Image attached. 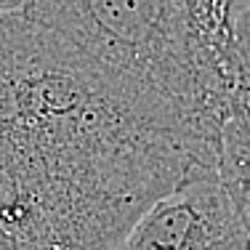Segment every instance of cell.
Listing matches in <instances>:
<instances>
[{
    "instance_id": "6da1fadb",
    "label": "cell",
    "mask_w": 250,
    "mask_h": 250,
    "mask_svg": "<svg viewBox=\"0 0 250 250\" xmlns=\"http://www.w3.org/2000/svg\"><path fill=\"white\" fill-rule=\"evenodd\" d=\"M216 154L62 35L0 16V250H117Z\"/></svg>"
},
{
    "instance_id": "7a4b0ae2",
    "label": "cell",
    "mask_w": 250,
    "mask_h": 250,
    "mask_svg": "<svg viewBox=\"0 0 250 250\" xmlns=\"http://www.w3.org/2000/svg\"><path fill=\"white\" fill-rule=\"evenodd\" d=\"M21 14L216 152L242 59L226 0H32Z\"/></svg>"
},
{
    "instance_id": "3957f363",
    "label": "cell",
    "mask_w": 250,
    "mask_h": 250,
    "mask_svg": "<svg viewBox=\"0 0 250 250\" xmlns=\"http://www.w3.org/2000/svg\"><path fill=\"white\" fill-rule=\"evenodd\" d=\"M117 250H250V234L218 170L200 168L146 208Z\"/></svg>"
},
{
    "instance_id": "277c9868",
    "label": "cell",
    "mask_w": 250,
    "mask_h": 250,
    "mask_svg": "<svg viewBox=\"0 0 250 250\" xmlns=\"http://www.w3.org/2000/svg\"><path fill=\"white\" fill-rule=\"evenodd\" d=\"M226 19L237 53L250 64V0H226Z\"/></svg>"
},
{
    "instance_id": "5b68a950",
    "label": "cell",
    "mask_w": 250,
    "mask_h": 250,
    "mask_svg": "<svg viewBox=\"0 0 250 250\" xmlns=\"http://www.w3.org/2000/svg\"><path fill=\"white\" fill-rule=\"evenodd\" d=\"M29 3H32V0H0V16L14 14V11H21V8H27Z\"/></svg>"
}]
</instances>
